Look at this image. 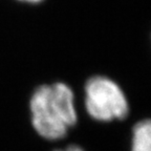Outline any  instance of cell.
I'll return each instance as SVG.
<instances>
[{
    "label": "cell",
    "mask_w": 151,
    "mask_h": 151,
    "mask_svg": "<svg viewBox=\"0 0 151 151\" xmlns=\"http://www.w3.org/2000/svg\"><path fill=\"white\" fill-rule=\"evenodd\" d=\"M75 89L56 81L38 85L28 99L31 123L35 131L48 141L61 139L78 122Z\"/></svg>",
    "instance_id": "obj_1"
},
{
    "label": "cell",
    "mask_w": 151,
    "mask_h": 151,
    "mask_svg": "<svg viewBox=\"0 0 151 151\" xmlns=\"http://www.w3.org/2000/svg\"><path fill=\"white\" fill-rule=\"evenodd\" d=\"M84 107L87 114L98 122L124 120L130 111L126 91L110 76L96 73L83 84Z\"/></svg>",
    "instance_id": "obj_2"
},
{
    "label": "cell",
    "mask_w": 151,
    "mask_h": 151,
    "mask_svg": "<svg viewBox=\"0 0 151 151\" xmlns=\"http://www.w3.org/2000/svg\"><path fill=\"white\" fill-rule=\"evenodd\" d=\"M131 151H151V123L139 121L132 129Z\"/></svg>",
    "instance_id": "obj_3"
},
{
    "label": "cell",
    "mask_w": 151,
    "mask_h": 151,
    "mask_svg": "<svg viewBox=\"0 0 151 151\" xmlns=\"http://www.w3.org/2000/svg\"><path fill=\"white\" fill-rule=\"evenodd\" d=\"M18 3H22L25 5H38L44 2L45 0H15Z\"/></svg>",
    "instance_id": "obj_4"
},
{
    "label": "cell",
    "mask_w": 151,
    "mask_h": 151,
    "mask_svg": "<svg viewBox=\"0 0 151 151\" xmlns=\"http://www.w3.org/2000/svg\"><path fill=\"white\" fill-rule=\"evenodd\" d=\"M56 151H84V150L79 146L71 145V146L66 147V148H64V149H59V150H56Z\"/></svg>",
    "instance_id": "obj_5"
}]
</instances>
